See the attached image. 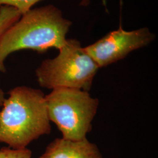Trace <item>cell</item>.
I'll return each instance as SVG.
<instances>
[{
    "mask_svg": "<svg viewBox=\"0 0 158 158\" xmlns=\"http://www.w3.org/2000/svg\"><path fill=\"white\" fill-rule=\"evenodd\" d=\"M72 24L53 5L31 9L0 40V72H6V59L15 52L31 49L43 53L51 48L60 49Z\"/></svg>",
    "mask_w": 158,
    "mask_h": 158,
    "instance_id": "1",
    "label": "cell"
},
{
    "mask_svg": "<svg viewBox=\"0 0 158 158\" xmlns=\"http://www.w3.org/2000/svg\"><path fill=\"white\" fill-rule=\"evenodd\" d=\"M0 110V142L12 149L25 148L51 133L45 95L29 87L17 86L8 92Z\"/></svg>",
    "mask_w": 158,
    "mask_h": 158,
    "instance_id": "2",
    "label": "cell"
},
{
    "mask_svg": "<svg viewBox=\"0 0 158 158\" xmlns=\"http://www.w3.org/2000/svg\"><path fill=\"white\" fill-rule=\"evenodd\" d=\"M53 59L42 61L35 71L40 87L76 89L89 91L99 67L79 40H66Z\"/></svg>",
    "mask_w": 158,
    "mask_h": 158,
    "instance_id": "3",
    "label": "cell"
},
{
    "mask_svg": "<svg viewBox=\"0 0 158 158\" xmlns=\"http://www.w3.org/2000/svg\"><path fill=\"white\" fill-rule=\"evenodd\" d=\"M50 121L54 123L64 139L78 141L86 138L99 106L98 98L89 91L57 88L45 95Z\"/></svg>",
    "mask_w": 158,
    "mask_h": 158,
    "instance_id": "4",
    "label": "cell"
},
{
    "mask_svg": "<svg viewBox=\"0 0 158 158\" xmlns=\"http://www.w3.org/2000/svg\"><path fill=\"white\" fill-rule=\"evenodd\" d=\"M155 38L147 27L127 31L120 23L117 30L84 48L99 68H103L124 59L132 51L149 45Z\"/></svg>",
    "mask_w": 158,
    "mask_h": 158,
    "instance_id": "5",
    "label": "cell"
},
{
    "mask_svg": "<svg viewBox=\"0 0 158 158\" xmlns=\"http://www.w3.org/2000/svg\"><path fill=\"white\" fill-rule=\"evenodd\" d=\"M39 158H103L96 144L85 139L72 141L56 138Z\"/></svg>",
    "mask_w": 158,
    "mask_h": 158,
    "instance_id": "6",
    "label": "cell"
},
{
    "mask_svg": "<svg viewBox=\"0 0 158 158\" xmlns=\"http://www.w3.org/2000/svg\"><path fill=\"white\" fill-rule=\"evenodd\" d=\"M22 14L14 7L0 6V40L6 31L21 18Z\"/></svg>",
    "mask_w": 158,
    "mask_h": 158,
    "instance_id": "7",
    "label": "cell"
},
{
    "mask_svg": "<svg viewBox=\"0 0 158 158\" xmlns=\"http://www.w3.org/2000/svg\"><path fill=\"white\" fill-rule=\"evenodd\" d=\"M42 0H0V6H10L15 8L22 14L29 11L33 6Z\"/></svg>",
    "mask_w": 158,
    "mask_h": 158,
    "instance_id": "8",
    "label": "cell"
},
{
    "mask_svg": "<svg viewBox=\"0 0 158 158\" xmlns=\"http://www.w3.org/2000/svg\"><path fill=\"white\" fill-rule=\"evenodd\" d=\"M32 151L27 148L12 149L3 147L0 149V158H31Z\"/></svg>",
    "mask_w": 158,
    "mask_h": 158,
    "instance_id": "9",
    "label": "cell"
},
{
    "mask_svg": "<svg viewBox=\"0 0 158 158\" xmlns=\"http://www.w3.org/2000/svg\"><path fill=\"white\" fill-rule=\"evenodd\" d=\"M5 98H5V93H4V91L0 88V107H1L2 106L3 102L4 101Z\"/></svg>",
    "mask_w": 158,
    "mask_h": 158,
    "instance_id": "10",
    "label": "cell"
},
{
    "mask_svg": "<svg viewBox=\"0 0 158 158\" xmlns=\"http://www.w3.org/2000/svg\"><path fill=\"white\" fill-rule=\"evenodd\" d=\"M90 0H81L80 2V6H87L90 4ZM121 4H122V0H119Z\"/></svg>",
    "mask_w": 158,
    "mask_h": 158,
    "instance_id": "11",
    "label": "cell"
}]
</instances>
